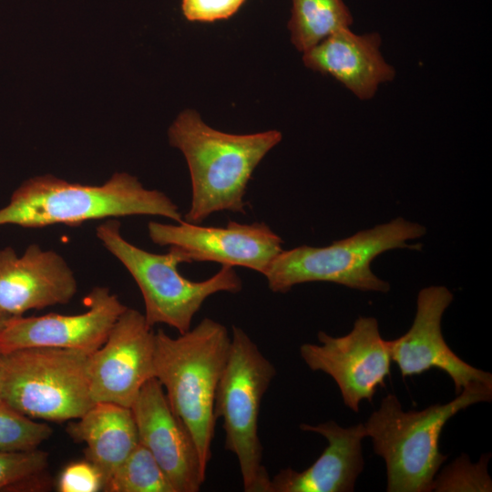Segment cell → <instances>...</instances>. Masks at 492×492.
<instances>
[{"mask_svg":"<svg viewBox=\"0 0 492 492\" xmlns=\"http://www.w3.org/2000/svg\"><path fill=\"white\" fill-rule=\"evenodd\" d=\"M87 310L65 315L15 316L0 332V354L28 347H52L91 354L106 341L128 308L107 287H94L84 300Z\"/></svg>","mask_w":492,"mask_h":492,"instance_id":"cell-13","label":"cell"},{"mask_svg":"<svg viewBox=\"0 0 492 492\" xmlns=\"http://www.w3.org/2000/svg\"><path fill=\"white\" fill-rule=\"evenodd\" d=\"M53 433L51 426L38 423L0 404V451H27L38 448Z\"/></svg>","mask_w":492,"mask_h":492,"instance_id":"cell-21","label":"cell"},{"mask_svg":"<svg viewBox=\"0 0 492 492\" xmlns=\"http://www.w3.org/2000/svg\"><path fill=\"white\" fill-rule=\"evenodd\" d=\"M132 215L183 220L168 195L146 189L128 173L117 172L99 186L72 183L47 174L25 180L13 192L8 204L0 209V226H77L87 220Z\"/></svg>","mask_w":492,"mask_h":492,"instance_id":"cell-2","label":"cell"},{"mask_svg":"<svg viewBox=\"0 0 492 492\" xmlns=\"http://www.w3.org/2000/svg\"><path fill=\"white\" fill-rule=\"evenodd\" d=\"M490 456L491 454H483L477 463L472 464L463 454L436 475L432 491H492V480L487 472Z\"/></svg>","mask_w":492,"mask_h":492,"instance_id":"cell-22","label":"cell"},{"mask_svg":"<svg viewBox=\"0 0 492 492\" xmlns=\"http://www.w3.org/2000/svg\"><path fill=\"white\" fill-rule=\"evenodd\" d=\"M288 23L291 41L305 52L343 29L351 28L353 15L343 0H291Z\"/></svg>","mask_w":492,"mask_h":492,"instance_id":"cell-19","label":"cell"},{"mask_svg":"<svg viewBox=\"0 0 492 492\" xmlns=\"http://www.w3.org/2000/svg\"><path fill=\"white\" fill-rule=\"evenodd\" d=\"M425 226L402 217L324 247L302 245L282 250L263 276L272 292L285 293L293 286L326 282L363 292H387L390 285L371 269L375 257L393 249H421L408 241L425 234Z\"/></svg>","mask_w":492,"mask_h":492,"instance_id":"cell-5","label":"cell"},{"mask_svg":"<svg viewBox=\"0 0 492 492\" xmlns=\"http://www.w3.org/2000/svg\"><path fill=\"white\" fill-rule=\"evenodd\" d=\"M245 0H182V12L190 21L212 22L231 16Z\"/></svg>","mask_w":492,"mask_h":492,"instance_id":"cell-25","label":"cell"},{"mask_svg":"<svg viewBox=\"0 0 492 492\" xmlns=\"http://www.w3.org/2000/svg\"><path fill=\"white\" fill-rule=\"evenodd\" d=\"M278 130L229 134L185 110L169 129L171 146L185 157L191 179V202L185 221L200 224L219 211L245 213L249 180L265 155L282 140Z\"/></svg>","mask_w":492,"mask_h":492,"instance_id":"cell-1","label":"cell"},{"mask_svg":"<svg viewBox=\"0 0 492 492\" xmlns=\"http://www.w3.org/2000/svg\"><path fill=\"white\" fill-rule=\"evenodd\" d=\"M143 313L127 308L105 343L88 357V382L95 403L131 407L153 376L155 332Z\"/></svg>","mask_w":492,"mask_h":492,"instance_id":"cell-11","label":"cell"},{"mask_svg":"<svg viewBox=\"0 0 492 492\" xmlns=\"http://www.w3.org/2000/svg\"><path fill=\"white\" fill-rule=\"evenodd\" d=\"M230 344L226 326L207 317L175 338L162 329L155 333L153 376L191 436L206 469L217 421L215 394Z\"/></svg>","mask_w":492,"mask_h":492,"instance_id":"cell-3","label":"cell"},{"mask_svg":"<svg viewBox=\"0 0 492 492\" xmlns=\"http://www.w3.org/2000/svg\"><path fill=\"white\" fill-rule=\"evenodd\" d=\"M77 292L74 272L56 251L37 244L20 256L10 246L0 250V313L15 317L67 304Z\"/></svg>","mask_w":492,"mask_h":492,"instance_id":"cell-15","label":"cell"},{"mask_svg":"<svg viewBox=\"0 0 492 492\" xmlns=\"http://www.w3.org/2000/svg\"><path fill=\"white\" fill-rule=\"evenodd\" d=\"M381 44L378 33L355 34L343 28L303 52L302 61L306 67L336 79L357 98L368 100L395 76Z\"/></svg>","mask_w":492,"mask_h":492,"instance_id":"cell-17","label":"cell"},{"mask_svg":"<svg viewBox=\"0 0 492 492\" xmlns=\"http://www.w3.org/2000/svg\"><path fill=\"white\" fill-rule=\"evenodd\" d=\"M75 420L68 423L67 432L76 443L86 445V459L99 469L105 487L139 443L131 408L97 402Z\"/></svg>","mask_w":492,"mask_h":492,"instance_id":"cell-18","label":"cell"},{"mask_svg":"<svg viewBox=\"0 0 492 492\" xmlns=\"http://www.w3.org/2000/svg\"><path fill=\"white\" fill-rule=\"evenodd\" d=\"M11 318V316L0 313V332L5 327L7 321Z\"/></svg>","mask_w":492,"mask_h":492,"instance_id":"cell-26","label":"cell"},{"mask_svg":"<svg viewBox=\"0 0 492 492\" xmlns=\"http://www.w3.org/2000/svg\"><path fill=\"white\" fill-rule=\"evenodd\" d=\"M453 298V293L443 285L422 289L410 329L386 343L403 378L437 368L448 374L458 395L474 384H492V374L463 361L446 343L441 321Z\"/></svg>","mask_w":492,"mask_h":492,"instance_id":"cell-12","label":"cell"},{"mask_svg":"<svg viewBox=\"0 0 492 492\" xmlns=\"http://www.w3.org/2000/svg\"><path fill=\"white\" fill-rule=\"evenodd\" d=\"M131 411L138 440L154 456L175 492H198L206 468L196 445L171 409L160 382L152 377L141 387Z\"/></svg>","mask_w":492,"mask_h":492,"instance_id":"cell-14","label":"cell"},{"mask_svg":"<svg viewBox=\"0 0 492 492\" xmlns=\"http://www.w3.org/2000/svg\"><path fill=\"white\" fill-rule=\"evenodd\" d=\"M103 490L108 492H175L154 456L140 443L116 469Z\"/></svg>","mask_w":492,"mask_h":492,"instance_id":"cell-20","label":"cell"},{"mask_svg":"<svg viewBox=\"0 0 492 492\" xmlns=\"http://www.w3.org/2000/svg\"><path fill=\"white\" fill-rule=\"evenodd\" d=\"M103 488L101 472L87 459L67 465L57 482V490L60 492H97Z\"/></svg>","mask_w":492,"mask_h":492,"instance_id":"cell-24","label":"cell"},{"mask_svg":"<svg viewBox=\"0 0 492 492\" xmlns=\"http://www.w3.org/2000/svg\"><path fill=\"white\" fill-rule=\"evenodd\" d=\"M320 344L305 343L300 354L313 371L330 375L337 384L344 405L355 413L360 403H372L378 387H385L391 355L374 317H359L352 331L339 337L323 331Z\"/></svg>","mask_w":492,"mask_h":492,"instance_id":"cell-9","label":"cell"},{"mask_svg":"<svg viewBox=\"0 0 492 492\" xmlns=\"http://www.w3.org/2000/svg\"><path fill=\"white\" fill-rule=\"evenodd\" d=\"M1 403H2V400H1V398H0V404H1Z\"/></svg>","mask_w":492,"mask_h":492,"instance_id":"cell-27","label":"cell"},{"mask_svg":"<svg viewBox=\"0 0 492 492\" xmlns=\"http://www.w3.org/2000/svg\"><path fill=\"white\" fill-rule=\"evenodd\" d=\"M276 375L274 365L239 326H232L226 364L214 399V415L221 419L225 449L234 454L244 491L269 492L270 477L262 463L258 434L262 397Z\"/></svg>","mask_w":492,"mask_h":492,"instance_id":"cell-8","label":"cell"},{"mask_svg":"<svg viewBox=\"0 0 492 492\" xmlns=\"http://www.w3.org/2000/svg\"><path fill=\"white\" fill-rule=\"evenodd\" d=\"M96 234L135 280L143 297L144 316L152 327L164 323L183 333L190 329L193 317L210 295L237 293L242 289L241 279L229 265H222L201 282L186 279L178 266L189 261L178 248L169 247L163 254L140 249L124 239L118 220H107L97 227Z\"/></svg>","mask_w":492,"mask_h":492,"instance_id":"cell-6","label":"cell"},{"mask_svg":"<svg viewBox=\"0 0 492 492\" xmlns=\"http://www.w3.org/2000/svg\"><path fill=\"white\" fill-rule=\"evenodd\" d=\"M83 352L28 347L0 354V398L30 417L52 422L79 418L95 402Z\"/></svg>","mask_w":492,"mask_h":492,"instance_id":"cell-7","label":"cell"},{"mask_svg":"<svg viewBox=\"0 0 492 492\" xmlns=\"http://www.w3.org/2000/svg\"><path fill=\"white\" fill-rule=\"evenodd\" d=\"M492 400V384L477 383L464 388L450 402L424 410L404 411L397 396L382 399L364 424L374 452L386 466L387 492H431L436 475L447 456L439 449L446 422L468 406Z\"/></svg>","mask_w":492,"mask_h":492,"instance_id":"cell-4","label":"cell"},{"mask_svg":"<svg viewBox=\"0 0 492 492\" xmlns=\"http://www.w3.org/2000/svg\"><path fill=\"white\" fill-rule=\"evenodd\" d=\"M150 240L159 246L178 248L192 261L241 266L262 275L282 251V239L264 222L230 220L225 227H207L185 220L176 224L149 221Z\"/></svg>","mask_w":492,"mask_h":492,"instance_id":"cell-10","label":"cell"},{"mask_svg":"<svg viewBox=\"0 0 492 492\" xmlns=\"http://www.w3.org/2000/svg\"><path fill=\"white\" fill-rule=\"evenodd\" d=\"M48 454L38 448L0 451V491L23 487L47 466Z\"/></svg>","mask_w":492,"mask_h":492,"instance_id":"cell-23","label":"cell"},{"mask_svg":"<svg viewBox=\"0 0 492 492\" xmlns=\"http://www.w3.org/2000/svg\"><path fill=\"white\" fill-rule=\"evenodd\" d=\"M302 431L313 432L327 440L321 456L303 471L291 467L270 479L269 492H352L364 466L362 440L364 423L342 427L334 421L312 425L301 424Z\"/></svg>","mask_w":492,"mask_h":492,"instance_id":"cell-16","label":"cell"}]
</instances>
